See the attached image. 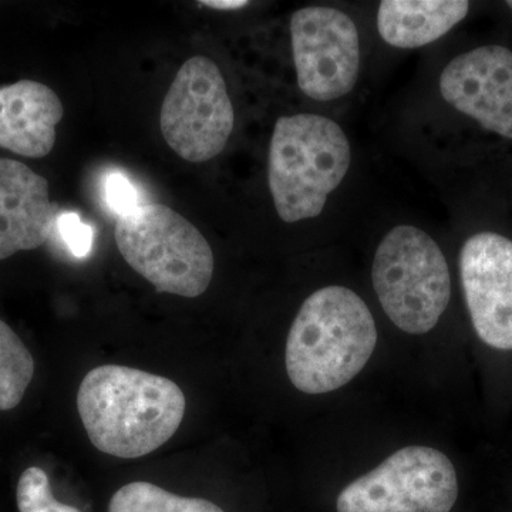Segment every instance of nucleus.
Masks as SVG:
<instances>
[{
	"instance_id": "obj_1",
	"label": "nucleus",
	"mask_w": 512,
	"mask_h": 512,
	"mask_svg": "<svg viewBox=\"0 0 512 512\" xmlns=\"http://www.w3.org/2000/svg\"><path fill=\"white\" fill-rule=\"evenodd\" d=\"M187 400L173 380L144 370L103 365L77 392V410L97 450L134 460L164 446L180 429Z\"/></svg>"
},
{
	"instance_id": "obj_20",
	"label": "nucleus",
	"mask_w": 512,
	"mask_h": 512,
	"mask_svg": "<svg viewBox=\"0 0 512 512\" xmlns=\"http://www.w3.org/2000/svg\"><path fill=\"white\" fill-rule=\"evenodd\" d=\"M507 5L510 6V9L512 10V0H510V2H507Z\"/></svg>"
},
{
	"instance_id": "obj_3",
	"label": "nucleus",
	"mask_w": 512,
	"mask_h": 512,
	"mask_svg": "<svg viewBox=\"0 0 512 512\" xmlns=\"http://www.w3.org/2000/svg\"><path fill=\"white\" fill-rule=\"evenodd\" d=\"M350 163L348 137L328 117L296 114L276 121L268 180L281 220L293 224L322 214L329 195L345 180Z\"/></svg>"
},
{
	"instance_id": "obj_18",
	"label": "nucleus",
	"mask_w": 512,
	"mask_h": 512,
	"mask_svg": "<svg viewBox=\"0 0 512 512\" xmlns=\"http://www.w3.org/2000/svg\"><path fill=\"white\" fill-rule=\"evenodd\" d=\"M104 194L111 210L116 214L123 215L138 207V195L134 185L126 175L113 173L107 177L104 184Z\"/></svg>"
},
{
	"instance_id": "obj_13",
	"label": "nucleus",
	"mask_w": 512,
	"mask_h": 512,
	"mask_svg": "<svg viewBox=\"0 0 512 512\" xmlns=\"http://www.w3.org/2000/svg\"><path fill=\"white\" fill-rule=\"evenodd\" d=\"M466 0H383L377 29L387 45L417 49L436 42L466 18Z\"/></svg>"
},
{
	"instance_id": "obj_6",
	"label": "nucleus",
	"mask_w": 512,
	"mask_h": 512,
	"mask_svg": "<svg viewBox=\"0 0 512 512\" xmlns=\"http://www.w3.org/2000/svg\"><path fill=\"white\" fill-rule=\"evenodd\" d=\"M458 480L450 458L431 447L396 451L379 467L350 483L338 512H450Z\"/></svg>"
},
{
	"instance_id": "obj_5",
	"label": "nucleus",
	"mask_w": 512,
	"mask_h": 512,
	"mask_svg": "<svg viewBox=\"0 0 512 512\" xmlns=\"http://www.w3.org/2000/svg\"><path fill=\"white\" fill-rule=\"evenodd\" d=\"M373 288L397 328L424 335L439 323L451 298L446 256L427 232L399 225L377 247Z\"/></svg>"
},
{
	"instance_id": "obj_4",
	"label": "nucleus",
	"mask_w": 512,
	"mask_h": 512,
	"mask_svg": "<svg viewBox=\"0 0 512 512\" xmlns=\"http://www.w3.org/2000/svg\"><path fill=\"white\" fill-rule=\"evenodd\" d=\"M117 248L138 275L157 292L197 298L214 276V252L204 235L164 204L138 205L120 215Z\"/></svg>"
},
{
	"instance_id": "obj_11",
	"label": "nucleus",
	"mask_w": 512,
	"mask_h": 512,
	"mask_svg": "<svg viewBox=\"0 0 512 512\" xmlns=\"http://www.w3.org/2000/svg\"><path fill=\"white\" fill-rule=\"evenodd\" d=\"M59 215L45 177L20 161L0 158V261L45 245Z\"/></svg>"
},
{
	"instance_id": "obj_19",
	"label": "nucleus",
	"mask_w": 512,
	"mask_h": 512,
	"mask_svg": "<svg viewBox=\"0 0 512 512\" xmlns=\"http://www.w3.org/2000/svg\"><path fill=\"white\" fill-rule=\"evenodd\" d=\"M200 5L217 10H237L245 8L249 3L247 0H205Z\"/></svg>"
},
{
	"instance_id": "obj_16",
	"label": "nucleus",
	"mask_w": 512,
	"mask_h": 512,
	"mask_svg": "<svg viewBox=\"0 0 512 512\" xmlns=\"http://www.w3.org/2000/svg\"><path fill=\"white\" fill-rule=\"evenodd\" d=\"M19 512H82L53 497L49 477L40 467H29L19 478L16 490Z\"/></svg>"
},
{
	"instance_id": "obj_14",
	"label": "nucleus",
	"mask_w": 512,
	"mask_h": 512,
	"mask_svg": "<svg viewBox=\"0 0 512 512\" xmlns=\"http://www.w3.org/2000/svg\"><path fill=\"white\" fill-rule=\"evenodd\" d=\"M35 376V360L22 339L0 319V412L22 403Z\"/></svg>"
},
{
	"instance_id": "obj_10",
	"label": "nucleus",
	"mask_w": 512,
	"mask_h": 512,
	"mask_svg": "<svg viewBox=\"0 0 512 512\" xmlns=\"http://www.w3.org/2000/svg\"><path fill=\"white\" fill-rule=\"evenodd\" d=\"M450 106L491 133L512 140V52L483 46L451 60L440 77Z\"/></svg>"
},
{
	"instance_id": "obj_12",
	"label": "nucleus",
	"mask_w": 512,
	"mask_h": 512,
	"mask_svg": "<svg viewBox=\"0 0 512 512\" xmlns=\"http://www.w3.org/2000/svg\"><path fill=\"white\" fill-rule=\"evenodd\" d=\"M62 100L33 80L0 87V147L29 158L50 154L63 119Z\"/></svg>"
},
{
	"instance_id": "obj_9",
	"label": "nucleus",
	"mask_w": 512,
	"mask_h": 512,
	"mask_svg": "<svg viewBox=\"0 0 512 512\" xmlns=\"http://www.w3.org/2000/svg\"><path fill=\"white\" fill-rule=\"evenodd\" d=\"M460 276L478 338L497 350H512V241L480 232L460 252Z\"/></svg>"
},
{
	"instance_id": "obj_8",
	"label": "nucleus",
	"mask_w": 512,
	"mask_h": 512,
	"mask_svg": "<svg viewBox=\"0 0 512 512\" xmlns=\"http://www.w3.org/2000/svg\"><path fill=\"white\" fill-rule=\"evenodd\" d=\"M298 86L309 99L332 101L352 92L360 70V39L353 20L328 6H309L291 19Z\"/></svg>"
},
{
	"instance_id": "obj_17",
	"label": "nucleus",
	"mask_w": 512,
	"mask_h": 512,
	"mask_svg": "<svg viewBox=\"0 0 512 512\" xmlns=\"http://www.w3.org/2000/svg\"><path fill=\"white\" fill-rule=\"evenodd\" d=\"M57 231L74 258H86L92 252L94 231L76 212H62L57 218Z\"/></svg>"
},
{
	"instance_id": "obj_15",
	"label": "nucleus",
	"mask_w": 512,
	"mask_h": 512,
	"mask_svg": "<svg viewBox=\"0 0 512 512\" xmlns=\"http://www.w3.org/2000/svg\"><path fill=\"white\" fill-rule=\"evenodd\" d=\"M109 512H224L204 498L181 497L156 484L136 481L111 497Z\"/></svg>"
},
{
	"instance_id": "obj_7",
	"label": "nucleus",
	"mask_w": 512,
	"mask_h": 512,
	"mask_svg": "<svg viewBox=\"0 0 512 512\" xmlns=\"http://www.w3.org/2000/svg\"><path fill=\"white\" fill-rule=\"evenodd\" d=\"M234 124V106L220 67L205 56L188 59L161 106L165 143L184 160L205 163L224 151Z\"/></svg>"
},
{
	"instance_id": "obj_2",
	"label": "nucleus",
	"mask_w": 512,
	"mask_h": 512,
	"mask_svg": "<svg viewBox=\"0 0 512 512\" xmlns=\"http://www.w3.org/2000/svg\"><path fill=\"white\" fill-rule=\"evenodd\" d=\"M376 345V322L365 301L343 286H326L303 302L293 320L286 373L299 392H335L365 369Z\"/></svg>"
}]
</instances>
